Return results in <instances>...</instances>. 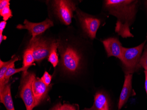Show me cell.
<instances>
[{
  "instance_id": "cell-1",
  "label": "cell",
  "mask_w": 147,
  "mask_h": 110,
  "mask_svg": "<svg viewBox=\"0 0 147 110\" xmlns=\"http://www.w3.org/2000/svg\"><path fill=\"white\" fill-rule=\"evenodd\" d=\"M136 1L129 0L105 1V7L109 12L117 17L115 31L123 38L133 37L129 25L136 11Z\"/></svg>"
},
{
  "instance_id": "cell-2",
  "label": "cell",
  "mask_w": 147,
  "mask_h": 110,
  "mask_svg": "<svg viewBox=\"0 0 147 110\" xmlns=\"http://www.w3.org/2000/svg\"><path fill=\"white\" fill-rule=\"evenodd\" d=\"M35 74L27 71L23 72L20 86V96L24 101L26 110H33L35 106V98L32 89V82Z\"/></svg>"
},
{
  "instance_id": "cell-3",
  "label": "cell",
  "mask_w": 147,
  "mask_h": 110,
  "mask_svg": "<svg viewBox=\"0 0 147 110\" xmlns=\"http://www.w3.org/2000/svg\"><path fill=\"white\" fill-rule=\"evenodd\" d=\"M145 42V41L138 46L133 48L123 47L121 61L126 69V74H132V73L134 72L138 69L140 65L141 54Z\"/></svg>"
},
{
  "instance_id": "cell-4",
  "label": "cell",
  "mask_w": 147,
  "mask_h": 110,
  "mask_svg": "<svg viewBox=\"0 0 147 110\" xmlns=\"http://www.w3.org/2000/svg\"><path fill=\"white\" fill-rule=\"evenodd\" d=\"M61 63L63 69L71 74H75L80 69L81 54L75 48L68 46L61 49Z\"/></svg>"
},
{
  "instance_id": "cell-5",
  "label": "cell",
  "mask_w": 147,
  "mask_h": 110,
  "mask_svg": "<svg viewBox=\"0 0 147 110\" xmlns=\"http://www.w3.org/2000/svg\"><path fill=\"white\" fill-rule=\"evenodd\" d=\"M56 14L61 22L66 25L71 23L74 11L76 10V4L71 1L58 0L54 1Z\"/></svg>"
},
{
  "instance_id": "cell-6",
  "label": "cell",
  "mask_w": 147,
  "mask_h": 110,
  "mask_svg": "<svg viewBox=\"0 0 147 110\" xmlns=\"http://www.w3.org/2000/svg\"><path fill=\"white\" fill-rule=\"evenodd\" d=\"M51 44L40 38H31L28 48L32 50L34 60L40 62L49 56Z\"/></svg>"
},
{
  "instance_id": "cell-7",
  "label": "cell",
  "mask_w": 147,
  "mask_h": 110,
  "mask_svg": "<svg viewBox=\"0 0 147 110\" xmlns=\"http://www.w3.org/2000/svg\"><path fill=\"white\" fill-rule=\"evenodd\" d=\"M78 16L83 31L92 39L96 38L101 22L99 19L78 10Z\"/></svg>"
},
{
  "instance_id": "cell-8",
  "label": "cell",
  "mask_w": 147,
  "mask_h": 110,
  "mask_svg": "<svg viewBox=\"0 0 147 110\" xmlns=\"http://www.w3.org/2000/svg\"><path fill=\"white\" fill-rule=\"evenodd\" d=\"M24 25L19 24L16 28L19 30H28L32 36V38H36L37 35L42 34L48 29L53 26V23L50 19H47L41 23H32L25 20L24 22Z\"/></svg>"
},
{
  "instance_id": "cell-9",
  "label": "cell",
  "mask_w": 147,
  "mask_h": 110,
  "mask_svg": "<svg viewBox=\"0 0 147 110\" xmlns=\"http://www.w3.org/2000/svg\"><path fill=\"white\" fill-rule=\"evenodd\" d=\"M102 43L108 57H116L121 60L123 47L118 38H108L103 40Z\"/></svg>"
},
{
  "instance_id": "cell-10",
  "label": "cell",
  "mask_w": 147,
  "mask_h": 110,
  "mask_svg": "<svg viewBox=\"0 0 147 110\" xmlns=\"http://www.w3.org/2000/svg\"><path fill=\"white\" fill-rule=\"evenodd\" d=\"M50 86L45 85L41 78L36 77L32 82V89L35 98V106H37L45 99L47 95Z\"/></svg>"
},
{
  "instance_id": "cell-11",
  "label": "cell",
  "mask_w": 147,
  "mask_h": 110,
  "mask_svg": "<svg viewBox=\"0 0 147 110\" xmlns=\"http://www.w3.org/2000/svg\"><path fill=\"white\" fill-rule=\"evenodd\" d=\"M133 78L132 74H127L125 75L123 86L122 88L121 94L120 95L118 104V110H120L125 103L127 101L131 90H132V81Z\"/></svg>"
},
{
  "instance_id": "cell-12",
  "label": "cell",
  "mask_w": 147,
  "mask_h": 110,
  "mask_svg": "<svg viewBox=\"0 0 147 110\" xmlns=\"http://www.w3.org/2000/svg\"><path fill=\"white\" fill-rule=\"evenodd\" d=\"M0 101L7 110H15L11 97L10 83H7L4 86L0 88Z\"/></svg>"
},
{
  "instance_id": "cell-13",
  "label": "cell",
  "mask_w": 147,
  "mask_h": 110,
  "mask_svg": "<svg viewBox=\"0 0 147 110\" xmlns=\"http://www.w3.org/2000/svg\"><path fill=\"white\" fill-rule=\"evenodd\" d=\"M82 110H109V98L105 93L97 92L94 96L93 106L91 108Z\"/></svg>"
},
{
  "instance_id": "cell-14",
  "label": "cell",
  "mask_w": 147,
  "mask_h": 110,
  "mask_svg": "<svg viewBox=\"0 0 147 110\" xmlns=\"http://www.w3.org/2000/svg\"><path fill=\"white\" fill-rule=\"evenodd\" d=\"M19 60L17 57H13L10 60L7 62L0 60V83H2L4 80L5 74L9 68Z\"/></svg>"
},
{
  "instance_id": "cell-15",
  "label": "cell",
  "mask_w": 147,
  "mask_h": 110,
  "mask_svg": "<svg viewBox=\"0 0 147 110\" xmlns=\"http://www.w3.org/2000/svg\"><path fill=\"white\" fill-rule=\"evenodd\" d=\"M28 69V68L25 67H24L20 68H16L15 67L14 63L12 64L9 68V69L7 70L6 72L3 82L2 83H0V88L2 87L7 83H9V79L10 78L13 74H15L16 73H17L20 72L27 71Z\"/></svg>"
},
{
  "instance_id": "cell-16",
  "label": "cell",
  "mask_w": 147,
  "mask_h": 110,
  "mask_svg": "<svg viewBox=\"0 0 147 110\" xmlns=\"http://www.w3.org/2000/svg\"><path fill=\"white\" fill-rule=\"evenodd\" d=\"M59 46V43L54 42L51 43V50L49 56L48 60L54 67H56L59 62L57 49Z\"/></svg>"
},
{
  "instance_id": "cell-17",
  "label": "cell",
  "mask_w": 147,
  "mask_h": 110,
  "mask_svg": "<svg viewBox=\"0 0 147 110\" xmlns=\"http://www.w3.org/2000/svg\"><path fill=\"white\" fill-rule=\"evenodd\" d=\"M34 61L32 50L29 48H27L24 51L23 56V67L29 68L32 65H35L34 63Z\"/></svg>"
},
{
  "instance_id": "cell-18",
  "label": "cell",
  "mask_w": 147,
  "mask_h": 110,
  "mask_svg": "<svg viewBox=\"0 0 147 110\" xmlns=\"http://www.w3.org/2000/svg\"><path fill=\"white\" fill-rule=\"evenodd\" d=\"M1 16L3 17L4 21H6L12 16V12L10 9L9 5L6 6L0 10Z\"/></svg>"
},
{
  "instance_id": "cell-19",
  "label": "cell",
  "mask_w": 147,
  "mask_h": 110,
  "mask_svg": "<svg viewBox=\"0 0 147 110\" xmlns=\"http://www.w3.org/2000/svg\"><path fill=\"white\" fill-rule=\"evenodd\" d=\"M139 64L144 69L145 71H147V48L140 59Z\"/></svg>"
},
{
  "instance_id": "cell-20",
  "label": "cell",
  "mask_w": 147,
  "mask_h": 110,
  "mask_svg": "<svg viewBox=\"0 0 147 110\" xmlns=\"http://www.w3.org/2000/svg\"><path fill=\"white\" fill-rule=\"evenodd\" d=\"M41 79L45 85L49 86L51 83L52 76L48 72H45Z\"/></svg>"
},
{
  "instance_id": "cell-21",
  "label": "cell",
  "mask_w": 147,
  "mask_h": 110,
  "mask_svg": "<svg viewBox=\"0 0 147 110\" xmlns=\"http://www.w3.org/2000/svg\"><path fill=\"white\" fill-rule=\"evenodd\" d=\"M78 108L77 105L64 104L61 105L60 110H78Z\"/></svg>"
},
{
  "instance_id": "cell-22",
  "label": "cell",
  "mask_w": 147,
  "mask_h": 110,
  "mask_svg": "<svg viewBox=\"0 0 147 110\" xmlns=\"http://www.w3.org/2000/svg\"><path fill=\"white\" fill-rule=\"evenodd\" d=\"M9 0H1L0 1V10L10 5Z\"/></svg>"
},
{
  "instance_id": "cell-23",
  "label": "cell",
  "mask_w": 147,
  "mask_h": 110,
  "mask_svg": "<svg viewBox=\"0 0 147 110\" xmlns=\"http://www.w3.org/2000/svg\"><path fill=\"white\" fill-rule=\"evenodd\" d=\"M7 22L5 21H2L0 23V34H2L3 33V30L5 27Z\"/></svg>"
},
{
  "instance_id": "cell-24",
  "label": "cell",
  "mask_w": 147,
  "mask_h": 110,
  "mask_svg": "<svg viewBox=\"0 0 147 110\" xmlns=\"http://www.w3.org/2000/svg\"><path fill=\"white\" fill-rule=\"evenodd\" d=\"M61 103L58 104L57 105H56L54 107H53L51 110H60V108H61Z\"/></svg>"
},
{
  "instance_id": "cell-25",
  "label": "cell",
  "mask_w": 147,
  "mask_h": 110,
  "mask_svg": "<svg viewBox=\"0 0 147 110\" xmlns=\"http://www.w3.org/2000/svg\"><path fill=\"white\" fill-rule=\"evenodd\" d=\"M144 74H145V88L146 90V93L147 95V71H144Z\"/></svg>"
},
{
  "instance_id": "cell-26",
  "label": "cell",
  "mask_w": 147,
  "mask_h": 110,
  "mask_svg": "<svg viewBox=\"0 0 147 110\" xmlns=\"http://www.w3.org/2000/svg\"><path fill=\"white\" fill-rule=\"evenodd\" d=\"M6 39V36H4L2 34H0V43L1 44L3 40H5Z\"/></svg>"
}]
</instances>
